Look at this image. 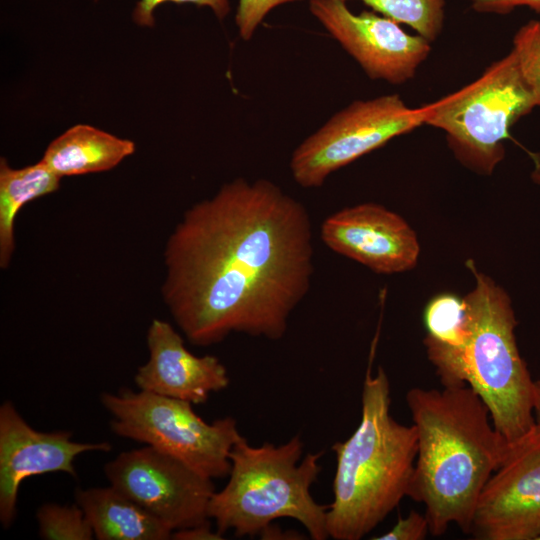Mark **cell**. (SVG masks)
<instances>
[{
    "instance_id": "8992f818",
    "label": "cell",
    "mask_w": 540,
    "mask_h": 540,
    "mask_svg": "<svg viewBox=\"0 0 540 540\" xmlns=\"http://www.w3.org/2000/svg\"><path fill=\"white\" fill-rule=\"evenodd\" d=\"M535 107L511 50L473 82L421 109L424 125L445 132L464 166L489 175L504 158L511 128Z\"/></svg>"
},
{
    "instance_id": "ba28073f",
    "label": "cell",
    "mask_w": 540,
    "mask_h": 540,
    "mask_svg": "<svg viewBox=\"0 0 540 540\" xmlns=\"http://www.w3.org/2000/svg\"><path fill=\"white\" fill-rule=\"evenodd\" d=\"M422 125L421 107L407 106L398 94L355 100L295 148L292 177L304 188L320 187L333 172Z\"/></svg>"
},
{
    "instance_id": "3957f363",
    "label": "cell",
    "mask_w": 540,
    "mask_h": 540,
    "mask_svg": "<svg viewBox=\"0 0 540 540\" xmlns=\"http://www.w3.org/2000/svg\"><path fill=\"white\" fill-rule=\"evenodd\" d=\"M390 382L382 367L368 369L362 390L361 420L344 442H336L334 499L327 531L335 540H360L407 496L417 456L413 424L390 412Z\"/></svg>"
},
{
    "instance_id": "5bb4252c",
    "label": "cell",
    "mask_w": 540,
    "mask_h": 540,
    "mask_svg": "<svg viewBox=\"0 0 540 540\" xmlns=\"http://www.w3.org/2000/svg\"><path fill=\"white\" fill-rule=\"evenodd\" d=\"M147 347L149 358L134 377L139 390L202 404L211 393L224 390L230 383L219 358L192 354L180 334L166 321L152 320L147 331Z\"/></svg>"
},
{
    "instance_id": "7c38bea8",
    "label": "cell",
    "mask_w": 540,
    "mask_h": 540,
    "mask_svg": "<svg viewBox=\"0 0 540 540\" xmlns=\"http://www.w3.org/2000/svg\"><path fill=\"white\" fill-rule=\"evenodd\" d=\"M111 450L108 442L81 443L72 432L33 429L10 401L0 407V522L9 528L16 516L21 483L28 477L64 472L77 477L74 460L89 451Z\"/></svg>"
},
{
    "instance_id": "30bf717a",
    "label": "cell",
    "mask_w": 540,
    "mask_h": 540,
    "mask_svg": "<svg viewBox=\"0 0 540 540\" xmlns=\"http://www.w3.org/2000/svg\"><path fill=\"white\" fill-rule=\"evenodd\" d=\"M478 540H540V426L510 442L483 487L470 533Z\"/></svg>"
},
{
    "instance_id": "4316f807",
    "label": "cell",
    "mask_w": 540,
    "mask_h": 540,
    "mask_svg": "<svg viewBox=\"0 0 540 540\" xmlns=\"http://www.w3.org/2000/svg\"><path fill=\"white\" fill-rule=\"evenodd\" d=\"M533 413L535 423L540 426V378L534 381Z\"/></svg>"
},
{
    "instance_id": "4fadbf2b",
    "label": "cell",
    "mask_w": 540,
    "mask_h": 540,
    "mask_svg": "<svg viewBox=\"0 0 540 540\" xmlns=\"http://www.w3.org/2000/svg\"><path fill=\"white\" fill-rule=\"evenodd\" d=\"M320 235L332 251L380 274L412 269L420 252L417 236L408 223L375 203L331 214L322 222Z\"/></svg>"
},
{
    "instance_id": "5b68a950",
    "label": "cell",
    "mask_w": 540,
    "mask_h": 540,
    "mask_svg": "<svg viewBox=\"0 0 540 540\" xmlns=\"http://www.w3.org/2000/svg\"><path fill=\"white\" fill-rule=\"evenodd\" d=\"M468 266L476 285L464 297L466 340L438 377L442 386H470L488 407L496 430L510 443L536 424L534 380L517 347V321L509 296L472 261Z\"/></svg>"
},
{
    "instance_id": "8fae6325",
    "label": "cell",
    "mask_w": 540,
    "mask_h": 540,
    "mask_svg": "<svg viewBox=\"0 0 540 540\" xmlns=\"http://www.w3.org/2000/svg\"><path fill=\"white\" fill-rule=\"evenodd\" d=\"M309 10L373 80L401 85L431 52L429 40L375 11L355 14L341 0H309Z\"/></svg>"
},
{
    "instance_id": "44dd1931",
    "label": "cell",
    "mask_w": 540,
    "mask_h": 540,
    "mask_svg": "<svg viewBox=\"0 0 540 540\" xmlns=\"http://www.w3.org/2000/svg\"><path fill=\"white\" fill-rule=\"evenodd\" d=\"M511 50L535 106L540 107V20H531L518 29Z\"/></svg>"
},
{
    "instance_id": "e0dca14e",
    "label": "cell",
    "mask_w": 540,
    "mask_h": 540,
    "mask_svg": "<svg viewBox=\"0 0 540 540\" xmlns=\"http://www.w3.org/2000/svg\"><path fill=\"white\" fill-rule=\"evenodd\" d=\"M61 178L40 160L15 169L0 159V266L9 265L14 248V222L28 202L51 194L60 187Z\"/></svg>"
},
{
    "instance_id": "2e32d148",
    "label": "cell",
    "mask_w": 540,
    "mask_h": 540,
    "mask_svg": "<svg viewBox=\"0 0 540 540\" xmlns=\"http://www.w3.org/2000/svg\"><path fill=\"white\" fill-rule=\"evenodd\" d=\"M134 152L131 140L78 124L55 138L41 160L62 178L110 170Z\"/></svg>"
},
{
    "instance_id": "7a4b0ae2",
    "label": "cell",
    "mask_w": 540,
    "mask_h": 540,
    "mask_svg": "<svg viewBox=\"0 0 540 540\" xmlns=\"http://www.w3.org/2000/svg\"><path fill=\"white\" fill-rule=\"evenodd\" d=\"M406 403L418 441L407 496L424 504L432 536L452 524L469 534L478 497L509 442L468 385L414 387Z\"/></svg>"
},
{
    "instance_id": "484cf974",
    "label": "cell",
    "mask_w": 540,
    "mask_h": 540,
    "mask_svg": "<svg viewBox=\"0 0 540 540\" xmlns=\"http://www.w3.org/2000/svg\"><path fill=\"white\" fill-rule=\"evenodd\" d=\"M171 539L175 540H219L222 535L211 530L210 522H206L190 528L173 531Z\"/></svg>"
},
{
    "instance_id": "9a60e30c",
    "label": "cell",
    "mask_w": 540,
    "mask_h": 540,
    "mask_svg": "<svg viewBox=\"0 0 540 540\" xmlns=\"http://www.w3.org/2000/svg\"><path fill=\"white\" fill-rule=\"evenodd\" d=\"M75 502L98 540H167L173 531L113 486L77 489Z\"/></svg>"
},
{
    "instance_id": "ffe728a7",
    "label": "cell",
    "mask_w": 540,
    "mask_h": 540,
    "mask_svg": "<svg viewBox=\"0 0 540 540\" xmlns=\"http://www.w3.org/2000/svg\"><path fill=\"white\" fill-rule=\"evenodd\" d=\"M39 535L45 540H91L92 527L82 508L72 505L45 503L36 512Z\"/></svg>"
},
{
    "instance_id": "7402d4cb",
    "label": "cell",
    "mask_w": 540,
    "mask_h": 540,
    "mask_svg": "<svg viewBox=\"0 0 540 540\" xmlns=\"http://www.w3.org/2000/svg\"><path fill=\"white\" fill-rule=\"evenodd\" d=\"M166 3L194 4L199 7H207L220 20H223L231 10L229 0H139L132 11V21L138 26L154 27V13L159 6Z\"/></svg>"
},
{
    "instance_id": "277c9868",
    "label": "cell",
    "mask_w": 540,
    "mask_h": 540,
    "mask_svg": "<svg viewBox=\"0 0 540 540\" xmlns=\"http://www.w3.org/2000/svg\"><path fill=\"white\" fill-rule=\"evenodd\" d=\"M299 435L282 445L251 446L241 437L230 452L229 480L212 495L208 516L223 535H262L280 518L297 520L313 540H325L329 505L317 503L310 490L321 471L323 452L307 454Z\"/></svg>"
},
{
    "instance_id": "603a6c76",
    "label": "cell",
    "mask_w": 540,
    "mask_h": 540,
    "mask_svg": "<svg viewBox=\"0 0 540 540\" xmlns=\"http://www.w3.org/2000/svg\"><path fill=\"white\" fill-rule=\"evenodd\" d=\"M300 0H239L235 23L240 37L250 40L266 15L274 8Z\"/></svg>"
},
{
    "instance_id": "ac0fdd59",
    "label": "cell",
    "mask_w": 540,
    "mask_h": 540,
    "mask_svg": "<svg viewBox=\"0 0 540 540\" xmlns=\"http://www.w3.org/2000/svg\"><path fill=\"white\" fill-rule=\"evenodd\" d=\"M423 318L427 330L424 345L438 375L466 340L465 300L450 293L440 294L428 303Z\"/></svg>"
},
{
    "instance_id": "9c48e42d",
    "label": "cell",
    "mask_w": 540,
    "mask_h": 540,
    "mask_svg": "<svg viewBox=\"0 0 540 540\" xmlns=\"http://www.w3.org/2000/svg\"><path fill=\"white\" fill-rule=\"evenodd\" d=\"M110 485L142 506L172 531L209 521L213 479L151 446L120 453L106 463Z\"/></svg>"
},
{
    "instance_id": "6da1fadb",
    "label": "cell",
    "mask_w": 540,
    "mask_h": 540,
    "mask_svg": "<svg viewBox=\"0 0 540 540\" xmlns=\"http://www.w3.org/2000/svg\"><path fill=\"white\" fill-rule=\"evenodd\" d=\"M306 207L267 179L237 178L191 206L164 250L162 296L187 340L282 338L314 272Z\"/></svg>"
},
{
    "instance_id": "d6986e66",
    "label": "cell",
    "mask_w": 540,
    "mask_h": 540,
    "mask_svg": "<svg viewBox=\"0 0 540 540\" xmlns=\"http://www.w3.org/2000/svg\"><path fill=\"white\" fill-rule=\"evenodd\" d=\"M346 2L347 0H341ZM373 11L407 25L430 42L441 33L445 0H360Z\"/></svg>"
},
{
    "instance_id": "d4e9b609",
    "label": "cell",
    "mask_w": 540,
    "mask_h": 540,
    "mask_svg": "<svg viewBox=\"0 0 540 540\" xmlns=\"http://www.w3.org/2000/svg\"><path fill=\"white\" fill-rule=\"evenodd\" d=\"M478 13L508 14L518 7H528L540 14V0H468Z\"/></svg>"
},
{
    "instance_id": "cb8c5ba5",
    "label": "cell",
    "mask_w": 540,
    "mask_h": 540,
    "mask_svg": "<svg viewBox=\"0 0 540 540\" xmlns=\"http://www.w3.org/2000/svg\"><path fill=\"white\" fill-rule=\"evenodd\" d=\"M429 532V522L424 514L410 511L406 517H399L396 524L386 533L373 537L375 540H423Z\"/></svg>"
},
{
    "instance_id": "52a82bcc",
    "label": "cell",
    "mask_w": 540,
    "mask_h": 540,
    "mask_svg": "<svg viewBox=\"0 0 540 540\" xmlns=\"http://www.w3.org/2000/svg\"><path fill=\"white\" fill-rule=\"evenodd\" d=\"M101 403L113 417L116 435L145 443L211 479L228 476L230 452L243 437L234 418L208 423L190 402L127 388L101 394Z\"/></svg>"
}]
</instances>
